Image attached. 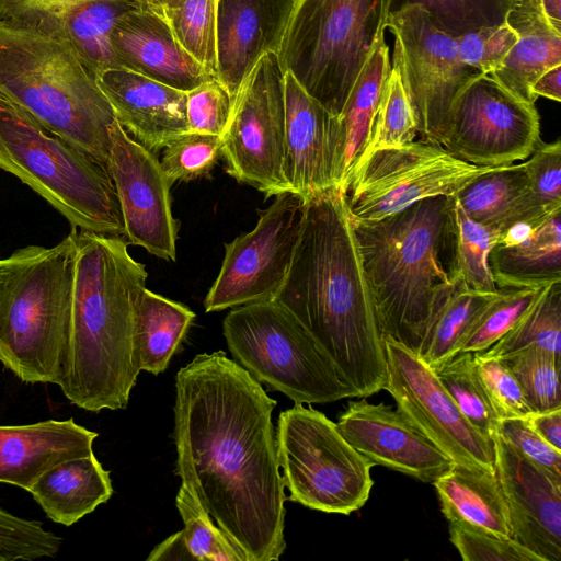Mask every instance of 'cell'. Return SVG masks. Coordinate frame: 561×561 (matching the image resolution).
<instances>
[{"instance_id":"6da1fadb","label":"cell","mask_w":561,"mask_h":561,"mask_svg":"<svg viewBox=\"0 0 561 561\" xmlns=\"http://www.w3.org/2000/svg\"><path fill=\"white\" fill-rule=\"evenodd\" d=\"M276 404L222 351L196 355L175 376V473L247 561L286 549Z\"/></svg>"},{"instance_id":"7a4b0ae2","label":"cell","mask_w":561,"mask_h":561,"mask_svg":"<svg viewBox=\"0 0 561 561\" xmlns=\"http://www.w3.org/2000/svg\"><path fill=\"white\" fill-rule=\"evenodd\" d=\"M274 300L310 332L358 398L382 390V339L342 187L306 201L289 272Z\"/></svg>"},{"instance_id":"3957f363","label":"cell","mask_w":561,"mask_h":561,"mask_svg":"<svg viewBox=\"0 0 561 561\" xmlns=\"http://www.w3.org/2000/svg\"><path fill=\"white\" fill-rule=\"evenodd\" d=\"M75 232L71 321L58 386L87 411L125 409L140 373L134 354V299L148 273L122 237Z\"/></svg>"},{"instance_id":"277c9868","label":"cell","mask_w":561,"mask_h":561,"mask_svg":"<svg viewBox=\"0 0 561 561\" xmlns=\"http://www.w3.org/2000/svg\"><path fill=\"white\" fill-rule=\"evenodd\" d=\"M453 196L375 221L352 219L381 339L417 353L454 278Z\"/></svg>"},{"instance_id":"5b68a950","label":"cell","mask_w":561,"mask_h":561,"mask_svg":"<svg viewBox=\"0 0 561 561\" xmlns=\"http://www.w3.org/2000/svg\"><path fill=\"white\" fill-rule=\"evenodd\" d=\"M0 94L107 165L117 119L96 75L68 43L0 21Z\"/></svg>"},{"instance_id":"8992f818","label":"cell","mask_w":561,"mask_h":561,"mask_svg":"<svg viewBox=\"0 0 561 561\" xmlns=\"http://www.w3.org/2000/svg\"><path fill=\"white\" fill-rule=\"evenodd\" d=\"M76 255L72 228L55 247L27 245L0 260V363L24 382L60 380Z\"/></svg>"},{"instance_id":"52a82bcc","label":"cell","mask_w":561,"mask_h":561,"mask_svg":"<svg viewBox=\"0 0 561 561\" xmlns=\"http://www.w3.org/2000/svg\"><path fill=\"white\" fill-rule=\"evenodd\" d=\"M0 169L44 197L72 228L125 237L107 165L0 94Z\"/></svg>"},{"instance_id":"ba28073f","label":"cell","mask_w":561,"mask_h":561,"mask_svg":"<svg viewBox=\"0 0 561 561\" xmlns=\"http://www.w3.org/2000/svg\"><path fill=\"white\" fill-rule=\"evenodd\" d=\"M389 0H295L277 53L280 65L337 116L380 37Z\"/></svg>"},{"instance_id":"9c48e42d","label":"cell","mask_w":561,"mask_h":561,"mask_svg":"<svg viewBox=\"0 0 561 561\" xmlns=\"http://www.w3.org/2000/svg\"><path fill=\"white\" fill-rule=\"evenodd\" d=\"M222 329L234 362L270 391L308 404L358 397L310 332L278 301L233 307Z\"/></svg>"},{"instance_id":"30bf717a","label":"cell","mask_w":561,"mask_h":561,"mask_svg":"<svg viewBox=\"0 0 561 561\" xmlns=\"http://www.w3.org/2000/svg\"><path fill=\"white\" fill-rule=\"evenodd\" d=\"M276 448L289 501L343 515L368 501L373 465L324 413L302 403L280 412Z\"/></svg>"},{"instance_id":"8fae6325","label":"cell","mask_w":561,"mask_h":561,"mask_svg":"<svg viewBox=\"0 0 561 561\" xmlns=\"http://www.w3.org/2000/svg\"><path fill=\"white\" fill-rule=\"evenodd\" d=\"M494 167L462 161L443 146L423 140L379 149L354 169L344 190L351 218L375 221L434 196H454Z\"/></svg>"},{"instance_id":"7c38bea8","label":"cell","mask_w":561,"mask_h":561,"mask_svg":"<svg viewBox=\"0 0 561 561\" xmlns=\"http://www.w3.org/2000/svg\"><path fill=\"white\" fill-rule=\"evenodd\" d=\"M387 27L394 36L393 67L400 73L417 135L442 146L455 100L483 73L462 60L457 38L435 28L416 5L389 14Z\"/></svg>"},{"instance_id":"4fadbf2b","label":"cell","mask_w":561,"mask_h":561,"mask_svg":"<svg viewBox=\"0 0 561 561\" xmlns=\"http://www.w3.org/2000/svg\"><path fill=\"white\" fill-rule=\"evenodd\" d=\"M227 173L267 197L290 192L284 171L285 70L265 54L239 88L221 136Z\"/></svg>"},{"instance_id":"5bb4252c","label":"cell","mask_w":561,"mask_h":561,"mask_svg":"<svg viewBox=\"0 0 561 561\" xmlns=\"http://www.w3.org/2000/svg\"><path fill=\"white\" fill-rule=\"evenodd\" d=\"M305 209L300 195L277 194L259 211L251 231L225 244L220 271L204 300L206 312L274 299L289 272Z\"/></svg>"},{"instance_id":"9a60e30c","label":"cell","mask_w":561,"mask_h":561,"mask_svg":"<svg viewBox=\"0 0 561 561\" xmlns=\"http://www.w3.org/2000/svg\"><path fill=\"white\" fill-rule=\"evenodd\" d=\"M540 141L535 104L481 75L455 100L442 146L468 163L503 167L526 160Z\"/></svg>"},{"instance_id":"2e32d148","label":"cell","mask_w":561,"mask_h":561,"mask_svg":"<svg viewBox=\"0 0 561 561\" xmlns=\"http://www.w3.org/2000/svg\"><path fill=\"white\" fill-rule=\"evenodd\" d=\"M383 385L407 420L455 463L495 471L494 440L476 430L416 352L382 339Z\"/></svg>"},{"instance_id":"e0dca14e","label":"cell","mask_w":561,"mask_h":561,"mask_svg":"<svg viewBox=\"0 0 561 561\" xmlns=\"http://www.w3.org/2000/svg\"><path fill=\"white\" fill-rule=\"evenodd\" d=\"M107 169L114 181L129 244L175 261L179 221L171 210V183L160 161L116 121Z\"/></svg>"},{"instance_id":"ac0fdd59","label":"cell","mask_w":561,"mask_h":561,"mask_svg":"<svg viewBox=\"0 0 561 561\" xmlns=\"http://www.w3.org/2000/svg\"><path fill=\"white\" fill-rule=\"evenodd\" d=\"M336 425L373 467H386L432 483L455 463L398 409L383 402L370 403L366 397L350 401Z\"/></svg>"},{"instance_id":"d6986e66","label":"cell","mask_w":561,"mask_h":561,"mask_svg":"<svg viewBox=\"0 0 561 561\" xmlns=\"http://www.w3.org/2000/svg\"><path fill=\"white\" fill-rule=\"evenodd\" d=\"M148 0H0V21L71 45L96 77L116 61L111 45L115 23Z\"/></svg>"},{"instance_id":"ffe728a7","label":"cell","mask_w":561,"mask_h":561,"mask_svg":"<svg viewBox=\"0 0 561 561\" xmlns=\"http://www.w3.org/2000/svg\"><path fill=\"white\" fill-rule=\"evenodd\" d=\"M495 473L511 526V538L542 561L561 556V479L524 458L495 433Z\"/></svg>"},{"instance_id":"44dd1931","label":"cell","mask_w":561,"mask_h":561,"mask_svg":"<svg viewBox=\"0 0 561 561\" xmlns=\"http://www.w3.org/2000/svg\"><path fill=\"white\" fill-rule=\"evenodd\" d=\"M294 3L295 0H217L216 79L233 102L260 58L278 53Z\"/></svg>"},{"instance_id":"7402d4cb","label":"cell","mask_w":561,"mask_h":561,"mask_svg":"<svg viewBox=\"0 0 561 561\" xmlns=\"http://www.w3.org/2000/svg\"><path fill=\"white\" fill-rule=\"evenodd\" d=\"M111 45L117 67L184 92L215 78L180 45L149 0L118 19Z\"/></svg>"},{"instance_id":"603a6c76","label":"cell","mask_w":561,"mask_h":561,"mask_svg":"<svg viewBox=\"0 0 561 561\" xmlns=\"http://www.w3.org/2000/svg\"><path fill=\"white\" fill-rule=\"evenodd\" d=\"M96 81L117 122L148 150L188 131L186 92L121 67L101 72Z\"/></svg>"},{"instance_id":"cb8c5ba5","label":"cell","mask_w":561,"mask_h":561,"mask_svg":"<svg viewBox=\"0 0 561 561\" xmlns=\"http://www.w3.org/2000/svg\"><path fill=\"white\" fill-rule=\"evenodd\" d=\"M333 116L285 71V159L289 191L306 201L333 186Z\"/></svg>"},{"instance_id":"d4e9b609","label":"cell","mask_w":561,"mask_h":561,"mask_svg":"<svg viewBox=\"0 0 561 561\" xmlns=\"http://www.w3.org/2000/svg\"><path fill=\"white\" fill-rule=\"evenodd\" d=\"M98 435L72 417L0 426V482L30 491L57 463L92 454Z\"/></svg>"},{"instance_id":"484cf974","label":"cell","mask_w":561,"mask_h":561,"mask_svg":"<svg viewBox=\"0 0 561 561\" xmlns=\"http://www.w3.org/2000/svg\"><path fill=\"white\" fill-rule=\"evenodd\" d=\"M489 266L496 288L561 282V209L502 232L490 251Z\"/></svg>"},{"instance_id":"4316f807","label":"cell","mask_w":561,"mask_h":561,"mask_svg":"<svg viewBox=\"0 0 561 561\" xmlns=\"http://www.w3.org/2000/svg\"><path fill=\"white\" fill-rule=\"evenodd\" d=\"M390 71L389 47L380 37L337 116L332 118L333 184L345 190L369 139Z\"/></svg>"},{"instance_id":"83f0119b","label":"cell","mask_w":561,"mask_h":561,"mask_svg":"<svg viewBox=\"0 0 561 561\" xmlns=\"http://www.w3.org/2000/svg\"><path fill=\"white\" fill-rule=\"evenodd\" d=\"M506 23L517 41L490 76L517 99L535 104L534 82L561 65V33L547 19L540 0H515Z\"/></svg>"},{"instance_id":"f1b7e54d","label":"cell","mask_w":561,"mask_h":561,"mask_svg":"<svg viewBox=\"0 0 561 561\" xmlns=\"http://www.w3.org/2000/svg\"><path fill=\"white\" fill-rule=\"evenodd\" d=\"M454 196L470 219L500 234L518 222L549 214L534 197L523 162L494 167L462 186Z\"/></svg>"},{"instance_id":"f546056e","label":"cell","mask_w":561,"mask_h":561,"mask_svg":"<svg viewBox=\"0 0 561 561\" xmlns=\"http://www.w3.org/2000/svg\"><path fill=\"white\" fill-rule=\"evenodd\" d=\"M28 492L51 520L71 526L107 502L113 486L110 472L92 453L51 467Z\"/></svg>"},{"instance_id":"4dcf8cb0","label":"cell","mask_w":561,"mask_h":561,"mask_svg":"<svg viewBox=\"0 0 561 561\" xmlns=\"http://www.w3.org/2000/svg\"><path fill=\"white\" fill-rule=\"evenodd\" d=\"M432 483L448 522L511 538L508 510L495 471L454 463Z\"/></svg>"},{"instance_id":"1f68e13d","label":"cell","mask_w":561,"mask_h":561,"mask_svg":"<svg viewBox=\"0 0 561 561\" xmlns=\"http://www.w3.org/2000/svg\"><path fill=\"white\" fill-rule=\"evenodd\" d=\"M194 318L185 305L146 286L138 288L134 299V354L138 368L156 376L163 373Z\"/></svg>"},{"instance_id":"d6a6232c","label":"cell","mask_w":561,"mask_h":561,"mask_svg":"<svg viewBox=\"0 0 561 561\" xmlns=\"http://www.w3.org/2000/svg\"><path fill=\"white\" fill-rule=\"evenodd\" d=\"M497 294L499 289L493 293L470 289L454 275L431 319L419 356L436 369L458 354L472 327Z\"/></svg>"},{"instance_id":"836d02e7","label":"cell","mask_w":561,"mask_h":561,"mask_svg":"<svg viewBox=\"0 0 561 561\" xmlns=\"http://www.w3.org/2000/svg\"><path fill=\"white\" fill-rule=\"evenodd\" d=\"M175 503L184 528L157 545L148 561H247L184 485Z\"/></svg>"},{"instance_id":"e575fe53","label":"cell","mask_w":561,"mask_h":561,"mask_svg":"<svg viewBox=\"0 0 561 561\" xmlns=\"http://www.w3.org/2000/svg\"><path fill=\"white\" fill-rule=\"evenodd\" d=\"M525 348L561 357V282L548 285L522 319L481 354L503 357Z\"/></svg>"},{"instance_id":"d590c367","label":"cell","mask_w":561,"mask_h":561,"mask_svg":"<svg viewBox=\"0 0 561 561\" xmlns=\"http://www.w3.org/2000/svg\"><path fill=\"white\" fill-rule=\"evenodd\" d=\"M515 0H389V14L421 8L438 31L458 38L483 27L506 23Z\"/></svg>"},{"instance_id":"8d00e7d4","label":"cell","mask_w":561,"mask_h":561,"mask_svg":"<svg viewBox=\"0 0 561 561\" xmlns=\"http://www.w3.org/2000/svg\"><path fill=\"white\" fill-rule=\"evenodd\" d=\"M454 275L470 289L493 293L489 254L500 232L470 219L453 196Z\"/></svg>"},{"instance_id":"74e56055","label":"cell","mask_w":561,"mask_h":561,"mask_svg":"<svg viewBox=\"0 0 561 561\" xmlns=\"http://www.w3.org/2000/svg\"><path fill=\"white\" fill-rule=\"evenodd\" d=\"M434 370L467 421L493 438L500 420L478 375L473 353H458Z\"/></svg>"},{"instance_id":"f35d334b","label":"cell","mask_w":561,"mask_h":561,"mask_svg":"<svg viewBox=\"0 0 561 561\" xmlns=\"http://www.w3.org/2000/svg\"><path fill=\"white\" fill-rule=\"evenodd\" d=\"M217 0H180L158 11L180 45L210 75H217ZM156 10V9H154Z\"/></svg>"},{"instance_id":"ab89813d","label":"cell","mask_w":561,"mask_h":561,"mask_svg":"<svg viewBox=\"0 0 561 561\" xmlns=\"http://www.w3.org/2000/svg\"><path fill=\"white\" fill-rule=\"evenodd\" d=\"M416 135L412 107L400 73L392 66L381 93L368 142L358 163L376 150L409 145L415 140Z\"/></svg>"},{"instance_id":"60d3db41","label":"cell","mask_w":561,"mask_h":561,"mask_svg":"<svg viewBox=\"0 0 561 561\" xmlns=\"http://www.w3.org/2000/svg\"><path fill=\"white\" fill-rule=\"evenodd\" d=\"M547 286L497 288L499 294L481 313L459 353L476 354L492 346L522 319Z\"/></svg>"},{"instance_id":"b9f144b4","label":"cell","mask_w":561,"mask_h":561,"mask_svg":"<svg viewBox=\"0 0 561 561\" xmlns=\"http://www.w3.org/2000/svg\"><path fill=\"white\" fill-rule=\"evenodd\" d=\"M497 358L519 382L531 413L561 408V357L539 348H525Z\"/></svg>"},{"instance_id":"7bdbcfd3","label":"cell","mask_w":561,"mask_h":561,"mask_svg":"<svg viewBox=\"0 0 561 561\" xmlns=\"http://www.w3.org/2000/svg\"><path fill=\"white\" fill-rule=\"evenodd\" d=\"M221 137L187 131L172 139L160 162L171 184L208 174L222 153Z\"/></svg>"},{"instance_id":"ee69618b","label":"cell","mask_w":561,"mask_h":561,"mask_svg":"<svg viewBox=\"0 0 561 561\" xmlns=\"http://www.w3.org/2000/svg\"><path fill=\"white\" fill-rule=\"evenodd\" d=\"M62 539L43 524L9 513L0 506V561L54 558Z\"/></svg>"},{"instance_id":"f6af8a7d","label":"cell","mask_w":561,"mask_h":561,"mask_svg":"<svg viewBox=\"0 0 561 561\" xmlns=\"http://www.w3.org/2000/svg\"><path fill=\"white\" fill-rule=\"evenodd\" d=\"M449 540L465 561H542L512 538L449 522Z\"/></svg>"},{"instance_id":"bcb514c9","label":"cell","mask_w":561,"mask_h":561,"mask_svg":"<svg viewBox=\"0 0 561 561\" xmlns=\"http://www.w3.org/2000/svg\"><path fill=\"white\" fill-rule=\"evenodd\" d=\"M473 355L478 375L499 420L528 416L531 411L522 387L506 364L497 357Z\"/></svg>"},{"instance_id":"7dc6e473","label":"cell","mask_w":561,"mask_h":561,"mask_svg":"<svg viewBox=\"0 0 561 561\" xmlns=\"http://www.w3.org/2000/svg\"><path fill=\"white\" fill-rule=\"evenodd\" d=\"M188 131L222 136L231 115L233 99L216 78L186 92Z\"/></svg>"},{"instance_id":"c3c4849f","label":"cell","mask_w":561,"mask_h":561,"mask_svg":"<svg viewBox=\"0 0 561 561\" xmlns=\"http://www.w3.org/2000/svg\"><path fill=\"white\" fill-rule=\"evenodd\" d=\"M529 188L546 211L561 209V141H540L523 162Z\"/></svg>"},{"instance_id":"681fc988","label":"cell","mask_w":561,"mask_h":561,"mask_svg":"<svg viewBox=\"0 0 561 561\" xmlns=\"http://www.w3.org/2000/svg\"><path fill=\"white\" fill-rule=\"evenodd\" d=\"M517 41V34L507 24L483 27L457 38L462 60L490 75L506 57Z\"/></svg>"},{"instance_id":"f907efd6","label":"cell","mask_w":561,"mask_h":561,"mask_svg":"<svg viewBox=\"0 0 561 561\" xmlns=\"http://www.w3.org/2000/svg\"><path fill=\"white\" fill-rule=\"evenodd\" d=\"M496 433L524 458L561 479V450L540 437L528 424L526 417L501 420Z\"/></svg>"},{"instance_id":"816d5d0a","label":"cell","mask_w":561,"mask_h":561,"mask_svg":"<svg viewBox=\"0 0 561 561\" xmlns=\"http://www.w3.org/2000/svg\"><path fill=\"white\" fill-rule=\"evenodd\" d=\"M526 420L540 437L561 450V408L530 413Z\"/></svg>"},{"instance_id":"f5cc1de1","label":"cell","mask_w":561,"mask_h":561,"mask_svg":"<svg viewBox=\"0 0 561 561\" xmlns=\"http://www.w3.org/2000/svg\"><path fill=\"white\" fill-rule=\"evenodd\" d=\"M561 65L542 73L533 84L534 95L543 96L556 102L561 101Z\"/></svg>"},{"instance_id":"db71d44e","label":"cell","mask_w":561,"mask_h":561,"mask_svg":"<svg viewBox=\"0 0 561 561\" xmlns=\"http://www.w3.org/2000/svg\"><path fill=\"white\" fill-rule=\"evenodd\" d=\"M540 3L551 25L561 33V0H540Z\"/></svg>"},{"instance_id":"11a10c76","label":"cell","mask_w":561,"mask_h":561,"mask_svg":"<svg viewBox=\"0 0 561 561\" xmlns=\"http://www.w3.org/2000/svg\"><path fill=\"white\" fill-rule=\"evenodd\" d=\"M180 0H149V4L158 10L162 11L175 5Z\"/></svg>"}]
</instances>
